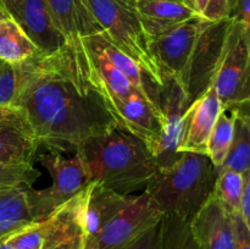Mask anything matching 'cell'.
Instances as JSON below:
<instances>
[{
    "mask_svg": "<svg viewBox=\"0 0 250 249\" xmlns=\"http://www.w3.org/2000/svg\"><path fill=\"white\" fill-rule=\"evenodd\" d=\"M16 22L43 54H55L68 46L45 0H22Z\"/></svg>",
    "mask_w": 250,
    "mask_h": 249,
    "instance_id": "15",
    "label": "cell"
},
{
    "mask_svg": "<svg viewBox=\"0 0 250 249\" xmlns=\"http://www.w3.org/2000/svg\"><path fill=\"white\" fill-rule=\"evenodd\" d=\"M189 220L163 216V249H202L190 233Z\"/></svg>",
    "mask_w": 250,
    "mask_h": 249,
    "instance_id": "25",
    "label": "cell"
},
{
    "mask_svg": "<svg viewBox=\"0 0 250 249\" xmlns=\"http://www.w3.org/2000/svg\"><path fill=\"white\" fill-rule=\"evenodd\" d=\"M233 138V115L227 114L226 110L217 117L211 134L207 144V155L209 156L215 173H217L226 159Z\"/></svg>",
    "mask_w": 250,
    "mask_h": 249,
    "instance_id": "23",
    "label": "cell"
},
{
    "mask_svg": "<svg viewBox=\"0 0 250 249\" xmlns=\"http://www.w3.org/2000/svg\"><path fill=\"white\" fill-rule=\"evenodd\" d=\"M134 7L149 38L197 17L183 0H134Z\"/></svg>",
    "mask_w": 250,
    "mask_h": 249,
    "instance_id": "18",
    "label": "cell"
},
{
    "mask_svg": "<svg viewBox=\"0 0 250 249\" xmlns=\"http://www.w3.org/2000/svg\"><path fill=\"white\" fill-rule=\"evenodd\" d=\"M190 106L178 81L170 75H161L159 109L163 115V132L154 154L156 168L171 166L182 155L181 145Z\"/></svg>",
    "mask_w": 250,
    "mask_h": 249,
    "instance_id": "7",
    "label": "cell"
},
{
    "mask_svg": "<svg viewBox=\"0 0 250 249\" xmlns=\"http://www.w3.org/2000/svg\"><path fill=\"white\" fill-rule=\"evenodd\" d=\"M215 168L207 154L183 151L167 167L156 168L144 188L163 216L190 220L214 190Z\"/></svg>",
    "mask_w": 250,
    "mask_h": 249,
    "instance_id": "3",
    "label": "cell"
},
{
    "mask_svg": "<svg viewBox=\"0 0 250 249\" xmlns=\"http://www.w3.org/2000/svg\"><path fill=\"white\" fill-rule=\"evenodd\" d=\"M163 219V217H161ZM124 249H163V224L161 220L137 237Z\"/></svg>",
    "mask_w": 250,
    "mask_h": 249,
    "instance_id": "27",
    "label": "cell"
},
{
    "mask_svg": "<svg viewBox=\"0 0 250 249\" xmlns=\"http://www.w3.org/2000/svg\"><path fill=\"white\" fill-rule=\"evenodd\" d=\"M163 217L153 200L143 193L107 221L84 249H124Z\"/></svg>",
    "mask_w": 250,
    "mask_h": 249,
    "instance_id": "9",
    "label": "cell"
},
{
    "mask_svg": "<svg viewBox=\"0 0 250 249\" xmlns=\"http://www.w3.org/2000/svg\"><path fill=\"white\" fill-rule=\"evenodd\" d=\"M190 233L202 249H233V225L214 192L188 221Z\"/></svg>",
    "mask_w": 250,
    "mask_h": 249,
    "instance_id": "14",
    "label": "cell"
},
{
    "mask_svg": "<svg viewBox=\"0 0 250 249\" xmlns=\"http://www.w3.org/2000/svg\"><path fill=\"white\" fill-rule=\"evenodd\" d=\"M239 215L244 224L250 227V171L243 173V189L239 200Z\"/></svg>",
    "mask_w": 250,
    "mask_h": 249,
    "instance_id": "29",
    "label": "cell"
},
{
    "mask_svg": "<svg viewBox=\"0 0 250 249\" xmlns=\"http://www.w3.org/2000/svg\"><path fill=\"white\" fill-rule=\"evenodd\" d=\"M39 55L22 62H4L0 66V106H12L21 88L33 72Z\"/></svg>",
    "mask_w": 250,
    "mask_h": 249,
    "instance_id": "22",
    "label": "cell"
},
{
    "mask_svg": "<svg viewBox=\"0 0 250 249\" xmlns=\"http://www.w3.org/2000/svg\"><path fill=\"white\" fill-rule=\"evenodd\" d=\"M224 106L211 87L190 106L181 151L207 154V144Z\"/></svg>",
    "mask_w": 250,
    "mask_h": 249,
    "instance_id": "17",
    "label": "cell"
},
{
    "mask_svg": "<svg viewBox=\"0 0 250 249\" xmlns=\"http://www.w3.org/2000/svg\"><path fill=\"white\" fill-rule=\"evenodd\" d=\"M202 20V17H193L149 38V49L160 75H170L176 80L180 77L194 46Z\"/></svg>",
    "mask_w": 250,
    "mask_h": 249,
    "instance_id": "12",
    "label": "cell"
},
{
    "mask_svg": "<svg viewBox=\"0 0 250 249\" xmlns=\"http://www.w3.org/2000/svg\"><path fill=\"white\" fill-rule=\"evenodd\" d=\"M133 198L134 195L115 192L98 182H89L83 212L85 246L95 238L107 221L128 207Z\"/></svg>",
    "mask_w": 250,
    "mask_h": 249,
    "instance_id": "16",
    "label": "cell"
},
{
    "mask_svg": "<svg viewBox=\"0 0 250 249\" xmlns=\"http://www.w3.org/2000/svg\"><path fill=\"white\" fill-rule=\"evenodd\" d=\"M242 189H243V173L227 168H221L216 173L212 192L229 215L236 212L239 214Z\"/></svg>",
    "mask_w": 250,
    "mask_h": 249,
    "instance_id": "24",
    "label": "cell"
},
{
    "mask_svg": "<svg viewBox=\"0 0 250 249\" xmlns=\"http://www.w3.org/2000/svg\"><path fill=\"white\" fill-rule=\"evenodd\" d=\"M39 148L23 112L16 106H0V164H33Z\"/></svg>",
    "mask_w": 250,
    "mask_h": 249,
    "instance_id": "13",
    "label": "cell"
},
{
    "mask_svg": "<svg viewBox=\"0 0 250 249\" xmlns=\"http://www.w3.org/2000/svg\"><path fill=\"white\" fill-rule=\"evenodd\" d=\"M41 177L33 164H0V193L22 186H31Z\"/></svg>",
    "mask_w": 250,
    "mask_h": 249,
    "instance_id": "26",
    "label": "cell"
},
{
    "mask_svg": "<svg viewBox=\"0 0 250 249\" xmlns=\"http://www.w3.org/2000/svg\"><path fill=\"white\" fill-rule=\"evenodd\" d=\"M104 102L117 126L141 138L155 154L163 132L160 109L139 92L124 98H106Z\"/></svg>",
    "mask_w": 250,
    "mask_h": 249,
    "instance_id": "10",
    "label": "cell"
},
{
    "mask_svg": "<svg viewBox=\"0 0 250 249\" xmlns=\"http://www.w3.org/2000/svg\"><path fill=\"white\" fill-rule=\"evenodd\" d=\"M236 1L237 0H227V2H229V19H231V14H232V11H233Z\"/></svg>",
    "mask_w": 250,
    "mask_h": 249,
    "instance_id": "35",
    "label": "cell"
},
{
    "mask_svg": "<svg viewBox=\"0 0 250 249\" xmlns=\"http://www.w3.org/2000/svg\"><path fill=\"white\" fill-rule=\"evenodd\" d=\"M56 26L67 42L81 70L89 78V65L83 41L104 33L90 10L88 0H45Z\"/></svg>",
    "mask_w": 250,
    "mask_h": 249,
    "instance_id": "11",
    "label": "cell"
},
{
    "mask_svg": "<svg viewBox=\"0 0 250 249\" xmlns=\"http://www.w3.org/2000/svg\"><path fill=\"white\" fill-rule=\"evenodd\" d=\"M0 249H16V248H14V247L9 246V244L5 243V242L2 241L1 238H0Z\"/></svg>",
    "mask_w": 250,
    "mask_h": 249,
    "instance_id": "36",
    "label": "cell"
},
{
    "mask_svg": "<svg viewBox=\"0 0 250 249\" xmlns=\"http://www.w3.org/2000/svg\"><path fill=\"white\" fill-rule=\"evenodd\" d=\"M231 22L232 19L202 20L187 65L177 78L189 105L194 104L211 87Z\"/></svg>",
    "mask_w": 250,
    "mask_h": 249,
    "instance_id": "6",
    "label": "cell"
},
{
    "mask_svg": "<svg viewBox=\"0 0 250 249\" xmlns=\"http://www.w3.org/2000/svg\"><path fill=\"white\" fill-rule=\"evenodd\" d=\"M2 63H4V61H1V60H0V66H1Z\"/></svg>",
    "mask_w": 250,
    "mask_h": 249,
    "instance_id": "37",
    "label": "cell"
},
{
    "mask_svg": "<svg viewBox=\"0 0 250 249\" xmlns=\"http://www.w3.org/2000/svg\"><path fill=\"white\" fill-rule=\"evenodd\" d=\"M233 225V249H250V227L244 224L238 212L231 214Z\"/></svg>",
    "mask_w": 250,
    "mask_h": 249,
    "instance_id": "28",
    "label": "cell"
},
{
    "mask_svg": "<svg viewBox=\"0 0 250 249\" xmlns=\"http://www.w3.org/2000/svg\"><path fill=\"white\" fill-rule=\"evenodd\" d=\"M12 106L23 112L41 148L55 153L75 154L88 138L117 126L68 46L38 56Z\"/></svg>",
    "mask_w": 250,
    "mask_h": 249,
    "instance_id": "1",
    "label": "cell"
},
{
    "mask_svg": "<svg viewBox=\"0 0 250 249\" xmlns=\"http://www.w3.org/2000/svg\"><path fill=\"white\" fill-rule=\"evenodd\" d=\"M88 4L107 39L161 84L160 71L149 49V37L134 0H88Z\"/></svg>",
    "mask_w": 250,
    "mask_h": 249,
    "instance_id": "4",
    "label": "cell"
},
{
    "mask_svg": "<svg viewBox=\"0 0 250 249\" xmlns=\"http://www.w3.org/2000/svg\"><path fill=\"white\" fill-rule=\"evenodd\" d=\"M9 17H11V16H10V14L7 12V10L5 9L4 5L0 2V21H2V20H5V19H9Z\"/></svg>",
    "mask_w": 250,
    "mask_h": 249,
    "instance_id": "34",
    "label": "cell"
},
{
    "mask_svg": "<svg viewBox=\"0 0 250 249\" xmlns=\"http://www.w3.org/2000/svg\"><path fill=\"white\" fill-rule=\"evenodd\" d=\"M233 115V138L221 168L248 172L250 167V117L249 105L231 110ZM220 168V170H221Z\"/></svg>",
    "mask_w": 250,
    "mask_h": 249,
    "instance_id": "20",
    "label": "cell"
},
{
    "mask_svg": "<svg viewBox=\"0 0 250 249\" xmlns=\"http://www.w3.org/2000/svg\"><path fill=\"white\" fill-rule=\"evenodd\" d=\"M210 1L211 0H183L186 5L197 15L198 17H202L204 16L205 11H207L208 6H209Z\"/></svg>",
    "mask_w": 250,
    "mask_h": 249,
    "instance_id": "32",
    "label": "cell"
},
{
    "mask_svg": "<svg viewBox=\"0 0 250 249\" xmlns=\"http://www.w3.org/2000/svg\"><path fill=\"white\" fill-rule=\"evenodd\" d=\"M249 26L232 20L211 88L226 111L249 105L250 37Z\"/></svg>",
    "mask_w": 250,
    "mask_h": 249,
    "instance_id": "5",
    "label": "cell"
},
{
    "mask_svg": "<svg viewBox=\"0 0 250 249\" xmlns=\"http://www.w3.org/2000/svg\"><path fill=\"white\" fill-rule=\"evenodd\" d=\"M39 220L43 217L37 208L34 189L31 186L0 193V238Z\"/></svg>",
    "mask_w": 250,
    "mask_h": 249,
    "instance_id": "19",
    "label": "cell"
},
{
    "mask_svg": "<svg viewBox=\"0 0 250 249\" xmlns=\"http://www.w3.org/2000/svg\"><path fill=\"white\" fill-rule=\"evenodd\" d=\"M75 154L82 160L89 182L122 194L146 188L156 170L150 148L119 126L88 138Z\"/></svg>",
    "mask_w": 250,
    "mask_h": 249,
    "instance_id": "2",
    "label": "cell"
},
{
    "mask_svg": "<svg viewBox=\"0 0 250 249\" xmlns=\"http://www.w3.org/2000/svg\"><path fill=\"white\" fill-rule=\"evenodd\" d=\"M36 160L48 170L51 177L50 187L34 190L37 208L44 219L56 208L84 189L89 183V178L77 154L72 158H65L61 153L48 151L37 155Z\"/></svg>",
    "mask_w": 250,
    "mask_h": 249,
    "instance_id": "8",
    "label": "cell"
},
{
    "mask_svg": "<svg viewBox=\"0 0 250 249\" xmlns=\"http://www.w3.org/2000/svg\"><path fill=\"white\" fill-rule=\"evenodd\" d=\"M2 5L5 6V9L7 10V12L10 14V16L17 21L20 16V10H21L22 0H0Z\"/></svg>",
    "mask_w": 250,
    "mask_h": 249,
    "instance_id": "33",
    "label": "cell"
},
{
    "mask_svg": "<svg viewBox=\"0 0 250 249\" xmlns=\"http://www.w3.org/2000/svg\"><path fill=\"white\" fill-rule=\"evenodd\" d=\"M231 19L243 22L246 26L250 27V0H237Z\"/></svg>",
    "mask_w": 250,
    "mask_h": 249,
    "instance_id": "30",
    "label": "cell"
},
{
    "mask_svg": "<svg viewBox=\"0 0 250 249\" xmlns=\"http://www.w3.org/2000/svg\"><path fill=\"white\" fill-rule=\"evenodd\" d=\"M39 54L43 53L12 17L0 21V60L17 63Z\"/></svg>",
    "mask_w": 250,
    "mask_h": 249,
    "instance_id": "21",
    "label": "cell"
},
{
    "mask_svg": "<svg viewBox=\"0 0 250 249\" xmlns=\"http://www.w3.org/2000/svg\"><path fill=\"white\" fill-rule=\"evenodd\" d=\"M85 248V237L83 233L75 234L72 237L59 242L55 246L50 247L49 249H84Z\"/></svg>",
    "mask_w": 250,
    "mask_h": 249,
    "instance_id": "31",
    "label": "cell"
}]
</instances>
